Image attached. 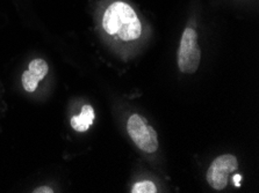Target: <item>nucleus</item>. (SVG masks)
<instances>
[{"label":"nucleus","mask_w":259,"mask_h":193,"mask_svg":"<svg viewBox=\"0 0 259 193\" xmlns=\"http://www.w3.org/2000/svg\"><path fill=\"white\" fill-rule=\"evenodd\" d=\"M127 131L141 151L155 153L158 149V137L154 127L141 115H132L127 121Z\"/></svg>","instance_id":"7ed1b4c3"},{"label":"nucleus","mask_w":259,"mask_h":193,"mask_svg":"<svg viewBox=\"0 0 259 193\" xmlns=\"http://www.w3.org/2000/svg\"><path fill=\"white\" fill-rule=\"evenodd\" d=\"M132 193H156L157 186L151 182V180H142L137 182L134 186L132 187Z\"/></svg>","instance_id":"6e6552de"},{"label":"nucleus","mask_w":259,"mask_h":193,"mask_svg":"<svg viewBox=\"0 0 259 193\" xmlns=\"http://www.w3.org/2000/svg\"><path fill=\"white\" fill-rule=\"evenodd\" d=\"M21 82H22L23 89H25L27 93H33V92H35V90H36L40 80H38L37 78H35L33 74H31L29 71L27 70L22 74Z\"/></svg>","instance_id":"0eeeda50"},{"label":"nucleus","mask_w":259,"mask_h":193,"mask_svg":"<svg viewBox=\"0 0 259 193\" xmlns=\"http://www.w3.org/2000/svg\"><path fill=\"white\" fill-rule=\"evenodd\" d=\"M101 23L108 35L125 42L135 41L142 35V23L136 12L123 2L111 4L105 11Z\"/></svg>","instance_id":"f257e3e1"},{"label":"nucleus","mask_w":259,"mask_h":193,"mask_svg":"<svg viewBox=\"0 0 259 193\" xmlns=\"http://www.w3.org/2000/svg\"><path fill=\"white\" fill-rule=\"evenodd\" d=\"M201 61V50L198 44V34L187 27L184 30L178 50V68L184 74H193L198 71Z\"/></svg>","instance_id":"f03ea898"},{"label":"nucleus","mask_w":259,"mask_h":193,"mask_svg":"<svg viewBox=\"0 0 259 193\" xmlns=\"http://www.w3.org/2000/svg\"><path fill=\"white\" fill-rule=\"evenodd\" d=\"M29 72L33 74L35 78H37L38 80H43V79L46 78L47 74L49 72V66L47 64L46 60H43V59H34V60H31L28 65V69Z\"/></svg>","instance_id":"423d86ee"},{"label":"nucleus","mask_w":259,"mask_h":193,"mask_svg":"<svg viewBox=\"0 0 259 193\" xmlns=\"http://www.w3.org/2000/svg\"><path fill=\"white\" fill-rule=\"evenodd\" d=\"M242 179H243L242 175H239V174H235V175L233 176V183H234L235 186H236V187H239V186H241V182H242Z\"/></svg>","instance_id":"9d476101"},{"label":"nucleus","mask_w":259,"mask_h":193,"mask_svg":"<svg viewBox=\"0 0 259 193\" xmlns=\"http://www.w3.org/2000/svg\"><path fill=\"white\" fill-rule=\"evenodd\" d=\"M96 113L91 105L86 104L81 108V111L78 116L71 118V127L77 132H86L90 126L93 124Z\"/></svg>","instance_id":"39448f33"},{"label":"nucleus","mask_w":259,"mask_h":193,"mask_svg":"<svg viewBox=\"0 0 259 193\" xmlns=\"http://www.w3.org/2000/svg\"><path fill=\"white\" fill-rule=\"evenodd\" d=\"M238 169V161L233 154H223L215 159L208 168L206 178L208 184L214 190L222 191L228 184V178L231 172Z\"/></svg>","instance_id":"20e7f679"},{"label":"nucleus","mask_w":259,"mask_h":193,"mask_svg":"<svg viewBox=\"0 0 259 193\" xmlns=\"http://www.w3.org/2000/svg\"><path fill=\"white\" fill-rule=\"evenodd\" d=\"M34 193H53V188H50L48 186H40V187H36L35 190L33 191Z\"/></svg>","instance_id":"1a4fd4ad"}]
</instances>
